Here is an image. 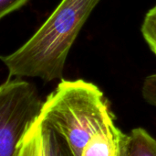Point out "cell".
I'll use <instances>...</instances> for the list:
<instances>
[{
	"instance_id": "obj_3",
	"label": "cell",
	"mask_w": 156,
	"mask_h": 156,
	"mask_svg": "<svg viewBox=\"0 0 156 156\" xmlns=\"http://www.w3.org/2000/svg\"><path fill=\"white\" fill-rule=\"evenodd\" d=\"M43 102L34 84L9 77L0 86V156H13L18 142L38 119Z\"/></svg>"
},
{
	"instance_id": "obj_6",
	"label": "cell",
	"mask_w": 156,
	"mask_h": 156,
	"mask_svg": "<svg viewBox=\"0 0 156 156\" xmlns=\"http://www.w3.org/2000/svg\"><path fill=\"white\" fill-rule=\"evenodd\" d=\"M123 156H156V139L143 128L132 130L127 134Z\"/></svg>"
},
{
	"instance_id": "obj_10",
	"label": "cell",
	"mask_w": 156,
	"mask_h": 156,
	"mask_svg": "<svg viewBox=\"0 0 156 156\" xmlns=\"http://www.w3.org/2000/svg\"><path fill=\"white\" fill-rule=\"evenodd\" d=\"M52 133L54 138V147H55L56 156H74L72 154L70 149L69 148L68 144L66 143V142L63 139H61L59 136L55 134L53 131Z\"/></svg>"
},
{
	"instance_id": "obj_9",
	"label": "cell",
	"mask_w": 156,
	"mask_h": 156,
	"mask_svg": "<svg viewBox=\"0 0 156 156\" xmlns=\"http://www.w3.org/2000/svg\"><path fill=\"white\" fill-rule=\"evenodd\" d=\"M29 0H0V18L22 8Z\"/></svg>"
},
{
	"instance_id": "obj_8",
	"label": "cell",
	"mask_w": 156,
	"mask_h": 156,
	"mask_svg": "<svg viewBox=\"0 0 156 156\" xmlns=\"http://www.w3.org/2000/svg\"><path fill=\"white\" fill-rule=\"evenodd\" d=\"M142 95L149 105L156 108V73L148 75L144 79L142 87Z\"/></svg>"
},
{
	"instance_id": "obj_4",
	"label": "cell",
	"mask_w": 156,
	"mask_h": 156,
	"mask_svg": "<svg viewBox=\"0 0 156 156\" xmlns=\"http://www.w3.org/2000/svg\"><path fill=\"white\" fill-rule=\"evenodd\" d=\"M13 156H56L52 131L37 119L18 142Z\"/></svg>"
},
{
	"instance_id": "obj_2",
	"label": "cell",
	"mask_w": 156,
	"mask_h": 156,
	"mask_svg": "<svg viewBox=\"0 0 156 156\" xmlns=\"http://www.w3.org/2000/svg\"><path fill=\"white\" fill-rule=\"evenodd\" d=\"M38 119L66 142L74 156L81 155L89 142L115 125L103 92L83 79H62L43 102Z\"/></svg>"
},
{
	"instance_id": "obj_5",
	"label": "cell",
	"mask_w": 156,
	"mask_h": 156,
	"mask_svg": "<svg viewBox=\"0 0 156 156\" xmlns=\"http://www.w3.org/2000/svg\"><path fill=\"white\" fill-rule=\"evenodd\" d=\"M126 139L115 124L89 142L80 156H123Z\"/></svg>"
},
{
	"instance_id": "obj_1",
	"label": "cell",
	"mask_w": 156,
	"mask_h": 156,
	"mask_svg": "<svg viewBox=\"0 0 156 156\" xmlns=\"http://www.w3.org/2000/svg\"><path fill=\"white\" fill-rule=\"evenodd\" d=\"M102 0H61L46 21L17 50L1 57L9 77L61 79L70 49Z\"/></svg>"
},
{
	"instance_id": "obj_7",
	"label": "cell",
	"mask_w": 156,
	"mask_h": 156,
	"mask_svg": "<svg viewBox=\"0 0 156 156\" xmlns=\"http://www.w3.org/2000/svg\"><path fill=\"white\" fill-rule=\"evenodd\" d=\"M141 31L145 42L156 55V5L146 13Z\"/></svg>"
}]
</instances>
